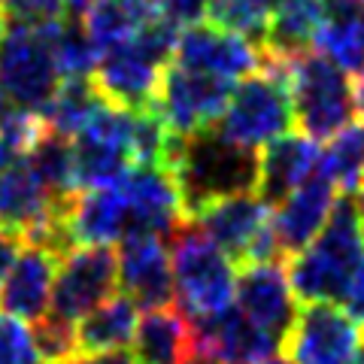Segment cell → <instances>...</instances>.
<instances>
[{
	"label": "cell",
	"instance_id": "cell-23",
	"mask_svg": "<svg viewBox=\"0 0 364 364\" xmlns=\"http://www.w3.org/2000/svg\"><path fill=\"white\" fill-rule=\"evenodd\" d=\"M313 49L343 73H358L364 67V4L331 0L322 28L313 37Z\"/></svg>",
	"mask_w": 364,
	"mask_h": 364
},
{
	"label": "cell",
	"instance_id": "cell-15",
	"mask_svg": "<svg viewBox=\"0 0 364 364\" xmlns=\"http://www.w3.org/2000/svg\"><path fill=\"white\" fill-rule=\"evenodd\" d=\"M167 67L152 64L146 55H140L134 46H119L100 55V61L91 73L97 95L109 107L119 109H149L155 104L158 82Z\"/></svg>",
	"mask_w": 364,
	"mask_h": 364
},
{
	"label": "cell",
	"instance_id": "cell-10",
	"mask_svg": "<svg viewBox=\"0 0 364 364\" xmlns=\"http://www.w3.org/2000/svg\"><path fill=\"white\" fill-rule=\"evenodd\" d=\"M228 100H231V82L170 64L161 73L152 109L176 136H198L219 124Z\"/></svg>",
	"mask_w": 364,
	"mask_h": 364
},
{
	"label": "cell",
	"instance_id": "cell-34",
	"mask_svg": "<svg viewBox=\"0 0 364 364\" xmlns=\"http://www.w3.org/2000/svg\"><path fill=\"white\" fill-rule=\"evenodd\" d=\"M155 13L173 21L176 28H191V25H203L207 21V6L210 0H152Z\"/></svg>",
	"mask_w": 364,
	"mask_h": 364
},
{
	"label": "cell",
	"instance_id": "cell-41",
	"mask_svg": "<svg viewBox=\"0 0 364 364\" xmlns=\"http://www.w3.org/2000/svg\"><path fill=\"white\" fill-rule=\"evenodd\" d=\"M16 158H18V155H16L13 149H9V146H6L4 140H0V173H4V170L16 161Z\"/></svg>",
	"mask_w": 364,
	"mask_h": 364
},
{
	"label": "cell",
	"instance_id": "cell-37",
	"mask_svg": "<svg viewBox=\"0 0 364 364\" xmlns=\"http://www.w3.org/2000/svg\"><path fill=\"white\" fill-rule=\"evenodd\" d=\"M64 364H134V358L124 352H104V355H73Z\"/></svg>",
	"mask_w": 364,
	"mask_h": 364
},
{
	"label": "cell",
	"instance_id": "cell-35",
	"mask_svg": "<svg viewBox=\"0 0 364 364\" xmlns=\"http://www.w3.org/2000/svg\"><path fill=\"white\" fill-rule=\"evenodd\" d=\"M340 310H343L352 322L364 331V258H361V264L355 267V273H352V279L346 282L343 298H340Z\"/></svg>",
	"mask_w": 364,
	"mask_h": 364
},
{
	"label": "cell",
	"instance_id": "cell-19",
	"mask_svg": "<svg viewBox=\"0 0 364 364\" xmlns=\"http://www.w3.org/2000/svg\"><path fill=\"white\" fill-rule=\"evenodd\" d=\"M322 149L304 134H282L279 140L267 143L258 152V186L255 195L264 198L270 207L298 191L304 182L318 173Z\"/></svg>",
	"mask_w": 364,
	"mask_h": 364
},
{
	"label": "cell",
	"instance_id": "cell-18",
	"mask_svg": "<svg viewBox=\"0 0 364 364\" xmlns=\"http://www.w3.org/2000/svg\"><path fill=\"white\" fill-rule=\"evenodd\" d=\"M191 331H195V349L210 352L225 364H258L279 349V340L249 322L237 306H228L210 318H198L191 322Z\"/></svg>",
	"mask_w": 364,
	"mask_h": 364
},
{
	"label": "cell",
	"instance_id": "cell-16",
	"mask_svg": "<svg viewBox=\"0 0 364 364\" xmlns=\"http://www.w3.org/2000/svg\"><path fill=\"white\" fill-rule=\"evenodd\" d=\"M337 198L340 195L334 191L331 182L322 173H316L298 191H291L289 198L277 203V210H273V234H277L282 258L286 261L294 258L322 234Z\"/></svg>",
	"mask_w": 364,
	"mask_h": 364
},
{
	"label": "cell",
	"instance_id": "cell-12",
	"mask_svg": "<svg viewBox=\"0 0 364 364\" xmlns=\"http://www.w3.org/2000/svg\"><path fill=\"white\" fill-rule=\"evenodd\" d=\"M173 64L203 76L225 79V82H234V79L243 82L261 70V49L240 33L222 31L215 25H191L179 31Z\"/></svg>",
	"mask_w": 364,
	"mask_h": 364
},
{
	"label": "cell",
	"instance_id": "cell-27",
	"mask_svg": "<svg viewBox=\"0 0 364 364\" xmlns=\"http://www.w3.org/2000/svg\"><path fill=\"white\" fill-rule=\"evenodd\" d=\"M318 173L334 186L337 195L352 198L364 186V122L346 124L328 140L318 161Z\"/></svg>",
	"mask_w": 364,
	"mask_h": 364
},
{
	"label": "cell",
	"instance_id": "cell-39",
	"mask_svg": "<svg viewBox=\"0 0 364 364\" xmlns=\"http://www.w3.org/2000/svg\"><path fill=\"white\" fill-rule=\"evenodd\" d=\"M95 4V0H64V9H67V18H76L88 13V6Z\"/></svg>",
	"mask_w": 364,
	"mask_h": 364
},
{
	"label": "cell",
	"instance_id": "cell-42",
	"mask_svg": "<svg viewBox=\"0 0 364 364\" xmlns=\"http://www.w3.org/2000/svg\"><path fill=\"white\" fill-rule=\"evenodd\" d=\"M355 210H358V219H361V228H364V186L358 188V200H355Z\"/></svg>",
	"mask_w": 364,
	"mask_h": 364
},
{
	"label": "cell",
	"instance_id": "cell-2",
	"mask_svg": "<svg viewBox=\"0 0 364 364\" xmlns=\"http://www.w3.org/2000/svg\"><path fill=\"white\" fill-rule=\"evenodd\" d=\"M364 258V228L355 200L340 195L328 225L316 240L289 258V282L294 298L304 304H334L343 298L346 282Z\"/></svg>",
	"mask_w": 364,
	"mask_h": 364
},
{
	"label": "cell",
	"instance_id": "cell-14",
	"mask_svg": "<svg viewBox=\"0 0 364 364\" xmlns=\"http://www.w3.org/2000/svg\"><path fill=\"white\" fill-rule=\"evenodd\" d=\"M119 289L143 310L173 306L170 246L161 237H131L119 249Z\"/></svg>",
	"mask_w": 364,
	"mask_h": 364
},
{
	"label": "cell",
	"instance_id": "cell-21",
	"mask_svg": "<svg viewBox=\"0 0 364 364\" xmlns=\"http://www.w3.org/2000/svg\"><path fill=\"white\" fill-rule=\"evenodd\" d=\"M131 349L134 364H186L195 352V331L176 306L146 310L136 318Z\"/></svg>",
	"mask_w": 364,
	"mask_h": 364
},
{
	"label": "cell",
	"instance_id": "cell-45",
	"mask_svg": "<svg viewBox=\"0 0 364 364\" xmlns=\"http://www.w3.org/2000/svg\"><path fill=\"white\" fill-rule=\"evenodd\" d=\"M4 31H6V21H4V16H0V43H4Z\"/></svg>",
	"mask_w": 364,
	"mask_h": 364
},
{
	"label": "cell",
	"instance_id": "cell-29",
	"mask_svg": "<svg viewBox=\"0 0 364 364\" xmlns=\"http://www.w3.org/2000/svg\"><path fill=\"white\" fill-rule=\"evenodd\" d=\"M49 43H52V58L61 73V82L64 79H91L100 61V52L85 33L82 21L76 18L55 21L49 31Z\"/></svg>",
	"mask_w": 364,
	"mask_h": 364
},
{
	"label": "cell",
	"instance_id": "cell-1",
	"mask_svg": "<svg viewBox=\"0 0 364 364\" xmlns=\"http://www.w3.org/2000/svg\"><path fill=\"white\" fill-rule=\"evenodd\" d=\"M170 173L176 179L182 213L191 222L203 207H210L215 200L255 191L258 152L228 143L213 128L198 136H182Z\"/></svg>",
	"mask_w": 364,
	"mask_h": 364
},
{
	"label": "cell",
	"instance_id": "cell-44",
	"mask_svg": "<svg viewBox=\"0 0 364 364\" xmlns=\"http://www.w3.org/2000/svg\"><path fill=\"white\" fill-rule=\"evenodd\" d=\"M258 364H291V361H289V358H277V355H270V358L258 361Z\"/></svg>",
	"mask_w": 364,
	"mask_h": 364
},
{
	"label": "cell",
	"instance_id": "cell-36",
	"mask_svg": "<svg viewBox=\"0 0 364 364\" xmlns=\"http://www.w3.org/2000/svg\"><path fill=\"white\" fill-rule=\"evenodd\" d=\"M18 249H21V243L16 240V237H9V234L0 231V282H4L6 270L13 267V261H16V255H18Z\"/></svg>",
	"mask_w": 364,
	"mask_h": 364
},
{
	"label": "cell",
	"instance_id": "cell-24",
	"mask_svg": "<svg viewBox=\"0 0 364 364\" xmlns=\"http://www.w3.org/2000/svg\"><path fill=\"white\" fill-rule=\"evenodd\" d=\"M136 304L128 294H112L109 301L95 306L76 322V349L79 355H104L131 346L136 331Z\"/></svg>",
	"mask_w": 364,
	"mask_h": 364
},
{
	"label": "cell",
	"instance_id": "cell-3",
	"mask_svg": "<svg viewBox=\"0 0 364 364\" xmlns=\"http://www.w3.org/2000/svg\"><path fill=\"white\" fill-rule=\"evenodd\" d=\"M173 294L188 322L210 318L234 301L237 267L195 222H182L170 237Z\"/></svg>",
	"mask_w": 364,
	"mask_h": 364
},
{
	"label": "cell",
	"instance_id": "cell-31",
	"mask_svg": "<svg viewBox=\"0 0 364 364\" xmlns=\"http://www.w3.org/2000/svg\"><path fill=\"white\" fill-rule=\"evenodd\" d=\"M31 334H33V346H37L43 364H64L73 355H79L76 325H70V322H61V318L46 313L40 322H33Z\"/></svg>",
	"mask_w": 364,
	"mask_h": 364
},
{
	"label": "cell",
	"instance_id": "cell-33",
	"mask_svg": "<svg viewBox=\"0 0 364 364\" xmlns=\"http://www.w3.org/2000/svg\"><path fill=\"white\" fill-rule=\"evenodd\" d=\"M4 18L18 25H55L67 18L64 0H4Z\"/></svg>",
	"mask_w": 364,
	"mask_h": 364
},
{
	"label": "cell",
	"instance_id": "cell-25",
	"mask_svg": "<svg viewBox=\"0 0 364 364\" xmlns=\"http://www.w3.org/2000/svg\"><path fill=\"white\" fill-rule=\"evenodd\" d=\"M152 18H158L152 0H95L85 13V33L104 55L128 46Z\"/></svg>",
	"mask_w": 364,
	"mask_h": 364
},
{
	"label": "cell",
	"instance_id": "cell-7",
	"mask_svg": "<svg viewBox=\"0 0 364 364\" xmlns=\"http://www.w3.org/2000/svg\"><path fill=\"white\" fill-rule=\"evenodd\" d=\"M49 31L52 25L6 21L4 43H0V88L9 107L43 112L58 91L61 73L52 58Z\"/></svg>",
	"mask_w": 364,
	"mask_h": 364
},
{
	"label": "cell",
	"instance_id": "cell-17",
	"mask_svg": "<svg viewBox=\"0 0 364 364\" xmlns=\"http://www.w3.org/2000/svg\"><path fill=\"white\" fill-rule=\"evenodd\" d=\"M58 255L49 249L21 243L13 267L0 282V310L21 322H40L52 304V286L58 273Z\"/></svg>",
	"mask_w": 364,
	"mask_h": 364
},
{
	"label": "cell",
	"instance_id": "cell-28",
	"mask_svg": "<svg viewBox=\"0 0 364 364\" xmlns=\"http://www.w3.org/2000/svg\"><path fill=\"white\" fill-rule=\"evenodd\" d=\"M28 167L37 173V179L52 191L58 200L76 195V173H73V143L67 136L46 131L33 149L25 155Z\"/></svg>",
	"mask_w": 364,
	"mask_h": 364
},
{
	"label": "cell",
	"instance_id": "cell-40",
	"mask_svg": "<svg viewBox=\"0 0 364 364\" xmlns=\"http://www.w3.org/2000/svg\"><path fill=\"white\" fill-rule=\"evenodd\" d=\"M186 364H225V361H219L215 355H210V352H200V349H195L191 355L186 358Z\"/></svg>",
	"mask_w": 364,
	"mask_h": 364
},
{
	"label": "cell",
	"instance_id": "cell-43",
	"mask_svg": "<svg viewBox=\"0 0 364 364\" xmlns=\"http://www.w3.org/2000/svg\"><path fill=\"white\" fill-rule=\"evenodd\" d=\"M6 112H9V100H6V95H4V88H0V122L6 119Z\"/></svg>",
	"mask_w": 364,
	"mask_h": 364
},
{
	"label": "cell",
	"instance_id": "cell-46",
	"mask_svg": "<svg viewBox=\"0 0 364 364\" xmlns=\"http://www.w3.org/2000/svg\"><path fill=\"white\" fill-rule=\"evenodd\" d=\"M355 4H361V0H355Z\"/></svg>",
	"mask_w": 364,
	"mask_h": 364
},
{
	"label": "cell",
	"instance_id": "cell-32",
	"mask_svg": "<svg viewBox=\"0 0 364 364\" xmlns=\"http://www.w3.org/2000/svg\"><path fill=\"white\" fill-rule=\"evenodd\" d=\"M0 364H43L31 328L6 313H0Z\"/></svg>",
	"mask_w": 364,
	"mask_h": 364
},
{
	"label": "cell",
	"instance_id": "cell-13",
	"mask_svg": "<svg viewBox=\"0 0 364 364\" xmlns=\"http://www.w3.org/2000/svg\"><path fill=\"white\" fill-rule=\"evenodd\" d=\"M237 310L249 322L264 328L270 337L282 340L298 316V298L291 291L286 261H264V264H243L237 270Z\"/></svg>",
	"mask_w": 364,
	"mask_h": 364
},
{
	"label": "cell",
	"instance_id": "cell-26",
	"mask_svg": "<svg viewBox=\"0 0 364 364\" xmlns=\"http://www.w3.org/2000/svg\"><path fill=\"white\" fill-rule=\"evenodd\" d=\"M104 104L107 100L97 95L91 79H64L58 91H55V97L40 112V119L46 124V131L73 140V136L104 109Z\"/></svg>",
	"mask_w": 364,
	"mask_h": 364
},
{
	"label": "cell",
	"instance_id": "cell-30",
	"mask_svg": "<svg viewBox=\"0 0 364 364\" xmlns=\"http://www.w3.org/2000/svg\"><path fill=\"white\" fill-rule=\"evenodd\" d=\"M270 9H273V0H210L207 21L261 46L267 33Z\"/></svg>",
	"mask_w": 364,
	"mask_h": 364
},
{
	"label": "cell",
	"instance_id": "cell-11",
	"mask_svg": "<svg viewBox=\"0 0 364 364\" xmlns=\"http://www.w3.org/2000/svg\"><path fill=\"white\" fill-rule=\"evenodd\" d=\"M119 289V255L109 246H76L58 261L49 316L76 325Z\"/></svg>",
	"mask_w": 364,
	"mask_h": 364
},
{
	"label": "cell",
	"instance_id": "cell-20",
	"mask_svg": "<svg viewBox=\"0 0 364 364\" xmlns=\"http://www.w3.org/2000/svg\"><path fill=\"white\" fill-rule=\"evenodd\" d=\"M67 234L73 246H109L116 240L131 237V215L128 203L119 186L76 191L67 203Z\"/></svg>",
	"mask_w": 364,
	"mask_h": 364
},
{
	"label": "cell",
	"instance_id": "cell-6",
	"mask_svg": "<svg viewBox=\"0 0 364 364\" xmlns=\"http://www.w3.org/2000/svg\"><path fill=\"white\" fill-rule=\"evenodd\" d=\"M191 222L240 267L286 261L279 252L277 234H273V207L255 191L215 200L203 207Z\"/></svg>",
	"mask_w": 364,
	"mask_h": 364
},
{
	"label": "cell",
	"instance_id": "cell-8",
	"mask_svg": "<svg viewBox=\"0 0 364 364\" xmlns=\"http://www.w3.org/2000/svg\"><path fill=\"white\" fill-rule=\"evenodd\" d=\"M134 109L104 104V109L73 136V173L76 191L112 188L134 167L131 149Z\"/></svg>",
	"mask_w": 364,
	"mask_h": 364
},
{
	"label": "cell",
	"instance_id": "cell-4",
	"mask_svg": "<svg viewBox=\"0 0 364 364\" xmlns=\"http://www.w3.org/2000/svg\"><path fill=\"white\" fill-rule=\"evenodd\" d=\"M286 88L291 97L294 124L313 143L331 140L352 124V79L316 49L301 52L286 61Z\"/></svg>",
	"mask_w": 364,
	"mask_h": 364
},
{
	"label": "cell",
	"instance_id": "cell-47",
	"mask_svg": "<svg viewBox=\"0 0 364 364\" xmlns=\"http://www.w3.org/2000/svg\"><path fill=\"white\" fill-rule=\"evenodd\" d=\"M0 4H4V0H0Z\"/></svg>",
	"mask_w": 364,
	"mask_h": 364
},
{
	"label": "cell",
	"instance_id": "cell-5",
	"mask_svg": "<svg viewBox=\"0 0 364 364\" xmlns=\"http://www.w3.org/2000/svg\"><path fill=\"white\" fill-rule=\"evenodd\" d=\"M294 124L291 97L286 88V76L270 67L243 79L231 91L225 116L215 124L219 136L249 152H261L267 143L279 140Z\"/></svg>",
	"mask_w": 364,
	"mask_h": 364
},
{
	"label": "cell",
	"instance_id": "cell-9",
	"mask_svg": "<svg viewBox=\"0 0 364 364\" xmlns=\"http://www.w3.org/2000/svg\"><path fill=\"white\" fill-rule=\"evenodd\" d=\"M279 352L291 364H358L364 331L334 304H304Z\"/></svg>",
	"mask_w": 364,
	"mask_h": 364
},
{
	"label": "cell",
	"instance_id": "cell-22",
	"mask_svg": "<svg viewBox=\"0 0 364 364\" xmlns=\"http://www.w3.org/2000/svg\"><path fill=\"white\" fill-rule=\"evenodd\" d=\"M328 0H273L267 33L261 40V58L289 61L313 46L316 31L322 28Z\"/></svg>",
	"mask_w": 364,
	"mask_h": 364
},
{
	"label": "cell",
	"instance_id": "cell-38",
	"mask_svg": "<svg viewBox=\"0 0 364 364\" xmlns=\"http://www.w3.org/2000/svg\"><path fill=\"white\" fill-rule=\"evenodd\" d=\"M352 104H355V112L364 122V67L355 73V79H352Z\"/></svg>",
	"mask_w": 364,
	"mask_h": 364
}]
</instances>
